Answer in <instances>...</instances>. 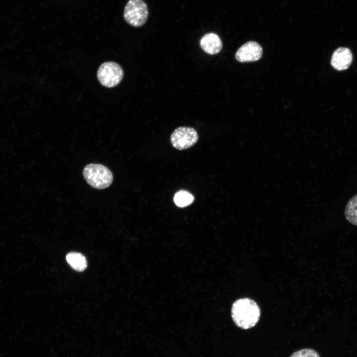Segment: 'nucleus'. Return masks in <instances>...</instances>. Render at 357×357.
I'll use <instances>...</instances> for the list:
<instances>
[{"mask_svg": "<svg viewBox=\"0 0 357 357\" xmlns=\"http://www.w3.org/2000/svg\"><path fill=\"white\" fill-rule=\"evenodd\" d=\"M260 313V308L256 302L246 298L235 301L231 309L233 321L243 329L254 327L259 320Z\"/></svg>", "mask_w": 357, "mask_h": 357, "instance_id": "f257e3e1", "label": "nucleus"}, {"mask_svg": "<svg viewBox=\"0 0 357 357\" xmlns=\"http://www.w3.org/2000/svg\"><path fill=\"white\" fill-rule=\"evenodd\" d=\"M83 176L91 187L98 189L108 187L112 183L113 176L106 166L99 164H90L83 170Z\"/></svg>", "mask_w": 357, "mask_h": 357, "instance_id": "f03ea898", "label": "nucleus"}, {"mask_svg": "<svg viewBox=\"0 0 357 357\" xmlns=\"http://www.w3.org/2000/svg\"><path fill=\"white\" fill-rule=\"evenodd\" d=\"M148 14L147 5L143 0H129L124 8L123 18L129 25L139 27L145 24Z\"/></svg>", "mask_w": 357, "mask_h": 357, "instance_id": "7ed1b4c3", "label": "nucleus"}, {"mask_svg": "<svg viewBox=\"0 0 357 357\" xmlns=\"http://www.w3.org/2000/svg\"><path fill=\"white\" fill-rule=\"evenodd\" d=\"M97 78L100 83L108 88L118 85L122 79L123 71L121 67L113 61L102 63L98 68Z\"/></svg>", "mask_w": 357, "mask_h": 357, "instance_id": "20e7f679", "label": "nucleus"}, {"mask_svg": "<svg viewBox=\"0 0 357 357\" xmlns=\"http://www.w3.org/2000/svg\"><path fill=\"white\" fill-rule=\"evenodd\" d=\"M198 140L196 130L191 127L180 126L172 133L170 141L176 149L182 150L193 146Z\"/></svg>", "mask_w": 357, "mask_h": 357, "instance_id": "39448f33", "label": "nucleus"}, {"mask_svg": "<svg viewBox=\"0 0 357 357\" xmlns=\"http://www.w3.org/2000/svg\"><path fill=\"white\" fill-rule=\"evenodd\" d=\"M262 55L260 45L254 41H249L241 46L235 54L236 60L241 62L255 61L259 60Z\"/></svg>", "mask_w": 357, "mask_h": 357, "instance_id": "423d86ee", "label": "nucleus"}, {"mask_svg": "<svg viewBox=\"0 0 357 357\" xmlns=\"http://www.w3.org/2000/svg\"><path fill=\"white\" fill-rule=\"evenodd\" d=\"M353 60V55L351 50L347 48H339L333 53L331 64L332 67L339 71L347 69Z\"/></svg>", "mask_w": 357, "mask_h": 357, "instance_id": "0eeeda50", "label": "nucleus"}, {"mask_svg": "<svg viewBox=\"0 0 357 357\" xmlns=\"http://www.w3.org/2000/svg\"><path fill=\"white\" fill-rule=\"evenodd\" d=\"M200 45L205 53L211 55L219 53L222 48L220 38L214 33L205 34L200 41Z\"/></svg>", "mask_w": 357, "mask_h": 357, "instance_id": "6e6552de", "label": "nucleus"}, {"mask_svg": "<svg viewBox=\"0 0 357 357\" xmlns=\"http://www.w3.org/2000/svg\"><path fill=\"white\" fill-rule=\"evenodd\" d=\"M66 259L70 266L76 271H83L87 267V260L81 253L76 252H70L66 255Z\"/></svg>", "mask_w": 357, "mask_h": 357, "instance_id": "1a4fd4ad", "label": "nucleus"}, {"mask_svg": "<svg viewBox=\"0 0 357 357\" xmlns=\"http://www.w3.org/2000/svg\"><path fill=\"white\" fill-rule=\"evenodd\" d=\"M345 216L351 224L357 226V194L347 203L345 209Z\"/></svg>", "mask_w": 357, "mask_h": 357, "instance_id": "9d476101", "label": "nucleus"}, {"mask_svg": "<svg viewBox=\"0 0 357 357\" xmlns=\"http://www.w3.org/2000/svg\"><path fill=\"white\" fill-rule=\"evenodd\" d=\"M194 201L193 196L185 190L177 192L174 197V201L177 206L184 207L191 204Z\"/></svg>", "mask_w": 357, "mask_h": 357, "instance_id": "9b49d317", "label": "nucleus"}, {"mask_svg": "<svg viewBox=\"0 0 357 357\" xmlns=\"http://www.w3.org/2000/svg\"><path fill=\"white\" fill-rule=\"evenodd\" d=\"M290 357H320L315 350L311 349H303L294 353Z\"/></svg>", "mask_w": 357, "mask_h": 357, "instance_id": "f8f14e48", "label": "nucleus"}]
</instances>
